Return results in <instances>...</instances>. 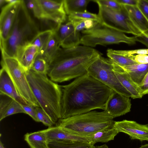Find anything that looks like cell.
<instances>
[{
  "label": "cell",
  "instance_id": "1",
  "mask_svg": "<svg viewBox=\"0 0 148 148\" xmlns=\"http://www.w3.org/2000/svg\"><path fill=\"white\" fill-rule=\"evenodd\" d=\"M61 87V119L96 109L104 110L106 103L114 91L87 73Z\"/></svg>",
  "mask_w": 148,
  "mask_h": 148
},
{
  "label": "cell",
  "instance_id": "2",
  "mask_svg": "<svg viewBox=\"0 0 148 148\" xmlns=\"http://www.w3.org/2000/svg\"><path fill=\"white\" fill-rule=\"evenodd\" d=\"M100 56L96 50L84 45L60 48L55 58L49 64L47 75L56 82L76 79L87 73L90 65Z\"/></svg>",
  "mask_w": 148,
  "mask_h": 148
},
{
  "label": "cell",
  "instance_id": "3",
  "mask_svg": "<svg viewBox=\"0 0 148 148\" xmlns=\"http://www.w3.org/2000/svg\"><path fill=\"white\" fill-rule=\"evenodd\" d=\"M27 77L40 107L56 124L61 119V85L49 79L47 75L31 70L27 73Z\"/></svg>",
  "mask_w": 148,
  "mask_h": 148
},
{
  "label": "cell",
  "instance_id": "4",
  "mask_svg": "<svg viewBox=\"0 0 148 148\" xmlns=\"http://www.w3.org/2000/svg\"><path fill=\"white\" fill-rule=\"evenodd\" d=\"M113 119L105 111H92L60 119L55 125L73 134L87 137L97 132L112 128L115 122Z\"/></svg>",
  "mask_w": 148,
  "mask_h": 148
},
{
  "label": "cell",
  "instance_id": "5",
  "mask_svg": "<svg viewBox=\"0 0 148 148\" xmlns=\"http://www.w3.org/2000/svg\"><path fill=\"white\" fill-rule=\"evenodd\" d=\"M24 0H22L14 23L7 39L0 43L1 52L16 57L21 47L30 42L39 32L31 17Z\"/></svg>",
  "mask_w": 148,
  "mask_h": 148
},
{
  "label": "cell",
  "instance_id": "6",
  "mask_svg": "<svg viewBox=\"0 0 148 148\" xmlns=\"http://www.w3.org/2000/svg\"><path fill=\"white\" fill-rule=\"evenodd\" d=\"M80 44L90 47L124 43L129 45L136 43V36L129 37L124 33L107 27L98 22L92 29H84Z\"/></svg>",
  "mask_w": 148,
  "mask_h": 148
},
{
  "label": "cell",
  "instance_id": "7",
  "mask_svg": "<svg viewBox=\"0 0 148 148\" xmlns=\"http://www.w3.org/2000/svg\"><path fill=\"white\" fill-rule=\"evenodd\" d=\"M1 53L2 68L7 72L19 94L29 105L40 107L27 80V73L17 58Z\"/></svg>",
  "mask_w": 148,
  "mask_h": 148
},
{
  "label": "cell",
  "instance_id": "8",
  "mask_svg": "<svg viewBox=\"0 0 148 148\" xmlns=\"http://www.w3.org/2000/svg\"><path fill=\"white\" fill-rule=\"evenodd\" d=\"M112 62L100 56L88 68L87 73L114 91L132 97L130 93L121 84L113 71Z\"/></svg>",
  "mask_w": 148,
  "mask_h": 148
},
{
  "label": "cell",
  "instance_id": "9",
  "mask_svg": "<svg viewBox=\"0 0 148 148\" xmlns=\"http://www.w3.org/2000/svg\"><path fill=\"white\" fill-rule=\"evenodd\" d=\"M98 16L101 24L107 27L135 36L142 34L130 20L127 11L123 5L120 11L99 6Z\"/></svg>",
  "mask_w": 148,
  "mask_h": 148
},
{
  "label": "cell",
  "instance_id": "10",
  "mask_svg": "<svg viewBox=\"0 0 148 148\" xmlns=\"http://www.w3.org/2000/svg\"><path fill=\"white\" fill-rule=\"evenodd\" d=\"M53 30L60 46L63 48L72 47L80 44V34L76 31L72 23L69 20L57 25Z\"/></svg>",
  "mask_w": 148,
  "mask_h": 148
},
{
  "label": "cell",
  "instance_id": "11",
  "mask_svg": "<svg viewBox=\"0 0 148 148\" xmlns=\"http://www.w3.org/2000/svg\"><path fill=\"white\" fill-rule=\"evenodd\" d=\"M113 127L119 132L128 135L132 139L148 141V124H141L133 121H115Z\"/></svg>",
  "mask_w": 148,
  "mask_h": 148
},
{
  "label": "cell",
  "instance_id": "12",
  "mask_svg": "<svg viewBox=\"0 0 148 148\" xmlns=\"http://www.w3.org/2000/svg\"><path fill=\"white\" fill-rule=\"evenodd\" d=\"M131 105L130 97L114 91L106 103L104 111L114 118L130 112Z\"/></svg>",
  "mask_w": 148,
  "mask_h": 148
},
{
  "label": "cell",
  "instance_id": "13",
  "mask_svg": "<svg viewBox=\"0 0 148 148\" xmlns=\"http://www.w3.org/2000/svg\"><path fill=\"white\" fill-rule=\"evenodd\" d=\"M21 1L14 4H8L2 8L0 16V43L8 38L14 23Z\"/></svg>",
  "mask_w": 148,
  "mask_h": 148
},
{
  "label": "cell",
  "instance_id": "14",
  "mask_svg": "<svg viewBox=\"0 0 148 148\" xmlns=\"http://www.w3.org/2000/svg\"><path fill=\"white\" fill-rule=\"evenodd\" d=\"M38 1L46 20L53 21L57 25L66 21V14L64 9L63 0H38Z\"/></svg>",
  "mask_w": 148,
  "mask_h": 148
},
{
  "label": "cell",
  "instance_id": "15",
  "mask_svg": "<svg viewBox=\"0 0 148 148\" xmlns=\"http://www.w3.org/2000/svg\"><path fill=\"white\" fill-rule=\"evenodd\" d=\"M48 142L77 141L90 143L88 137L75 135L55 126L44 130Z\"/></svg>",
  "mask_w": 148,
  "mask_h": 148
},
{
  "label": "cell",
  "instance_id": "16",
  "mask_svg": "<svg viewBox=\"0 0 148 148\" xmlns=\"http://www.w3.org/2000/svg\"><path fill=\"white\" fill-rule=\"evenodd\" d=\"M39 53L38 49L29 42L18 49L16 58L27 73L31 70L35 59Z\"/></svg>",
  "mask_w": 148,
  "mask_h": 148
},
{
  "label": "cell",
  "instance_id": "17",
  "mask_svg": "<svg viewBox=\"0 0 148 148\" xmlns=\"http://www.w3.org/2000/svg\"><path fill=\"white\" fill-rule=\"evenodd\" d=\"M112 63L113 71L115 75L122 85L131 94V98L133 99L142 98L143 96L139 86L133 81L128 74L121 67Z\"/></svg>",
  "mask_w": 148,
  "mask_h": 148
},
{
  "label": "cell",
  "instance_id": "18",
  "mask_svg": "<svg viewBox=\"0 0 148 148\" xmlns=\"http://www.w3.org/2000/svg\"><path fill=\"white\" fill-rule=\"evenodd\" d=\"M0 93L9 96L21 104L29 105L19 94L9 74L3 68L0 71Z\"/></svg>",
  "mask_w": 148,
  "mask_h": 148
},
{
  "label": "cell",
  "instance_id": "19",
  "mask_svg": "<svg viewBox=\"0 0 148 148\" xmlns=\"http://www.w3.org/2000/svg\"><path fill=\"white\" fill-rule=\"evenodd\" d=\"M0 121L15 114H26L21 104L9 96L0 93Z\"/></svg>",
  "mask_w": 148,
  "mask_h": 148
},
{
  "label": "cell",
  "instance_id": "20",
  "mask_svg": "<svg viewBox=\"0 0 148 148\" xmlns=\"http://www.w3.org/2000/svg\"><path fill=\"white\" fill-rule=\"evenodd\" d=\"M135 26L144 36L148 37V20L137 6L123 5Z\"/></svg>",
  "mask_w": 148,
  "mask_h": 148
},
{
  "label": "cell",
  "instance_id": "21",
  "mask_svg": "<svg viewBox=\"0 0 148 148\" xmlns=\"http://www.w3.org/2000/svg\"><path fill=\"white\" fill-rule=\"evenodd\" d=\"M120 67L128 74L133 81L138 86L148 72V64L137 63Z\"/></svg>",
  "mask_w": 148,
  "mask_h": 148
},
{
  "label": "cell",
  "instance_id": "22",
  "mask_svg": "<svg viewBox=\"0 0 148 148\" xmlns=\"http://www.w3.org/2000/svg\"><path fill=\"white\" fill-rule=\"evenodd\" d=\"M24 139L30 148H48L44 130L27 133L25 135Z\"/></svg>",
  "mask_w": 148,
  "mask_h": 148
},
{
  "label": "cell",
  "instance_id": "23",
  "mask_svg": "<svg viewBox=\"0 0 148 148\" xmlns=\"http://www.w3.org/2000/svg\"><path fill=\"white\" fill-rule=\"evenodd\" d=\"M119 132L112 128L97 132L88 136L90 143L94 145L99 142L107 143L113 140Z\"/></svg>",
  "mask_w": 148,
  "mask_h": 148
},
{
  "label": "cell",
  "instance_id": "24",
  "mask_svg": "<svg viewBox=\"0 0 148 148\" xmlns=\"http://www.w3.org/2000/svg\"><path fill=\"white\" fill-rule=\"evenodd\" d=\"M90 0H64V6L68 15L75 12L87 11L86 8Z\"/></svg>",
  "mask_w": 148,
  "mask_h": 148
},
{
  "label": "cell",
  "instance_id": "25",
  "mask_svg": "<svg viewBox=\"0 0 148 148\" xmlns=\"http://www.w3.org/2000/svg\"><path fill=\"white\" fill-rule=\"evenodd\" d=\"M60 47L59 42L53 32L47 43L42 55L47 60L48 64L56 57Z\"/></svg>",
  "mask_w": 148,
  "mask_h": 148
},
{
  "label": "cell",
  "instance_id": "26",
  "mask_svg": "<svg viewBox=\"0 0 148 148\" xmlns=\"http://www.w3.org/2000/svg\"><path fill=\"white\" fill-rule=\"evenodd\" d=\"M107 56L113 63L123 67L137 63L131 56H127L117 53L115 50L109 49L107 51Z\"/></svg>",
  "mask_w": 148,
  "mask_h": 148
},
{
  "label": "cell",
  "instance_id": "27",
  "mask_svg": "<svg viewBox=\"0 0 148 148\" xmlns=\"http://www.w3.org/2000/svg\"><path fill=\"white\" fill-rule=\"evenodd\" d=\"M53 32V29L39 32L30 42L38 49L39 54L43 55L47 43Z\"/></svg>",
  "mask_w": 148,
  "mask_h": 148
},
{
  "label": "cell",
  "instance_id": "28",
  "mask_svg": "<svg viewBox=\"0 0 148 148\" xmlns=\"http://www.w3.org/2000/svg\"><path fill=\"white\" fill-rule=\"evenodd\" d=\"M94 145L89 143L77 141L48 142V148H92Z\"/></svg>",
  "mask_w": 148,
  "mask_h": 148
},
{
  "label": "cell",
  "instance_id": "29",
  "mask_svg": "<svg viewBox=\"0 0 148 148\" xmlns=\"http://www.w3.org/2000/svg\"><path fill=\"white\" fill-rule=\"evenodd\" d=\"M48 67L47 60L42 55L39 54L35 59L31 70L38 73L47 75Z\"/></svg>",
  "mask_w": 148,
  "mask_h": 148
},
{
  "label": "cell",
  "instance_id": "30",
  "mask_svg": "<svg viewBox=\"0 0 148 148\" xmlns=\"http://www.w3.org/2000/svg\"><path fill=\"white\" fill-rule=\"evenodd\" d=\"M24 2L27 8L32 12L36 17L39 19H45L38 0H28L24 1Z\"/></svg>",
  "mask_w": 148,
  "mask_h": 148
},
{
  "label": "cell",
  "instance_id": "31",
  "mask_svg": "<svg viewBox=\"0 0 148 148\" xmlns=\"http://www.w3.org/2000/svg\"><path fill=\"white\" fill-rule=\"evenodd\" d=\"M68 20H90L100 23V19L98 15L88 12H75L68 15Z\"/></svg>",
  "mask_w": 148,
  "mask_h": 148
},
{
  "label": "cell",
  "instance_id": "32",
  "mask_svg": "<svg viewBox=\"0 0 148 148\" xmlns=\"http://www.w3.org/2000/svg\"><path fill=\"white\" fill-rule=\"evenodd\" d=\"M37 115L39 122H42L45 125L50 127L56 124L45 112L40 107H36Z\"/></svg>",
  "mask_w": 148,
  "mask_h": 148
},
{
  "label": "cell",
  "instance_id": "33",
  "mask_svg": "<svg viewBox=\"0 0 148 148\" xmlns=\"http://www.w3.org/2000/svg\"><path fill=\"white\" fill-rule=\"evenodd\" d=\"M98 6H103L118 11L121 10L123 5L120 4L116 0H94Z\"/></svg>",
  "mask_w": 148,
  "mask_h": 148
},
{
  "label": "cell",
  "instance_id": "34",
  "mask_svg": "<svg viewBox=\"0 0 148 148\" xmlns=\"http://www.w3.org/2000/svg\"><path fill=\"white\" fill-rule=\"evenodd\" d=\"M118 53L127 56H130L135 54L148 55V48L131 50H115Z\"/></svg>",
  "mask_w": 148,
  "mask_h": 148
},
{
  "label": "cell",
  "instance_id": "35",
  "mask_svg": "<svg viewBox=\"0 0 148 148\" xmlns=\"http://www.w3.org/2000/svg\"><path fill=\"white\" fill-rule=\"evenodd\" d=\"M21 104L26 114L29 115L35 121L39 122L37 117L35 107L29 105Z\"/></svg>",
  "mask_w": 148,
  "mask_h": 148
},
{
  "label": "cell",
  "instance_id": "36",
  "mask_svg": "<svg viewBox=\"0 0 148 148\" xmlns=\"http://www.w3.org/2000/svg\"><path fill=\"white\" fill-rule=\"evenodd\" d=\"M137 6L148 20V0H138Z\"/></svg>",
  "mask_w": 148,
  "mask_h": 148
},
{
  "label": "cell",
  "instance_id": "37",
  "mask_svg": "<svg viewBox=\"0 0 148 148\" xmlns=\"http://www.w3.org/2000/svg\"><path fill=\"white\" fill-rule=\"evenodd\" d=\"M85 20H72L69 21L72 23L76 31L79 32L85 29Z\"/></svg>",
  "mask_w": 148,
  "mask_h": 148
},
{
  "label": "cell",
  "instance_id": "38",
  "mask_svg": "<svg viewBox=\"0 0 148 148\" xmlns=\"http://www.w3.org/2000/svg\"><path fill=\"white\" fill-rule=\"evenodd\" d=\"M130 56L138 63L141 64H148V55L135 54L131 55Z\"/></svg>",
  "mask_w": 148,
  "mask_h": 148
},
{
  "label": "cell",
  "instance_id": "39",
  "mask_svg": "<svg viewBox=\"0 0 148 148\" xmlns=\"http://www.w3.org/2000/svg\"><path fill=\"white\" fill-rule=\"evenodd\" d=\"M139 86L143 96L148 94V72Z\"/></svg>",
  "mask_w": 148,
  "mask_h": 148
},
{
  "label": "cell",
  "instance_id": "40",
  "mask_svg": "<svg viewBox=\"0 0 148 148\" xmlns=\"http://www.w3.org/2000/svg\"><path fill=\"white\" fill-rule=\"evenodd\" d=\"M120 4L122 5L137 6L138 0H116Z\"/></svg>",
  "mask_w": 148,
  "mask_h": 148
},
{
  "label": "cell",
  "instance_id": "41",
  "mask_svg": "<svg viewBox=\"0 0 148 148\" xmlns=\"http://www.w3.org/2000/svg\"><path fill=\"white\" fill-rule=\"evenodd\" d=\"M136 42H138L145 45L148 48V37H146L143 34L136 36Z\"/></svg>",
  "mask_w": 148,
  "mask_h": 148
},
{
  "label": "cell",
  "instance_id": "42",
  "mask_svg": "<svg viewBox=\"0 0 148 148\" xmlns=\"http://www.w3.org/2000/svg\"><path fill=\"white\" fill-rule=\"evenodd\" d=\"M21 0H5L6 3L10 4H14L21 1Z\"/></svg>",
  "mask_w": 148,
  "mask_h": 148
},
{
  "label": "cell",
  "instance_id": "43",
  "mask_svg": "<svg viewBox=\"0 0 148 148\" xmlns=\"http://www.w3.org/2000/svg\"><path fill=\"white\" fill-rule=\"evenodd\" d=\"M92 148H108V146L106 144L101 146H93Z\"/></svg>",
  "mask_w": 148,
  "mask_h": 148
},
{
  "label": "cell",
  "instance_id": "44",
  "mask_svg": "<svg viewBox=\"0 0 148 148\" xmlns=\"http://www.w3.org/2000/svg\"><path fill=\"white\" fill-rule=\"evenodd\" d=\"M138 148H148V144L143 145Z\"/></svg>",
  "mask_w": 148,
  "mask_h": 148
},
{
  "label": "cell",
  "instance_id": "45",
  "mask_svg": "<svg viewBox=\"0 0 148 148\" xmlns=\"http://www.w3.org/2000/svg\"><path fill=\"white\" fill-rule=\"evenodd\" d=\"M0 148H5L1 140L0 141Z\"/></svg>",
  "mask_w": 148,
  "mask_h": 148
}]
</instances>
